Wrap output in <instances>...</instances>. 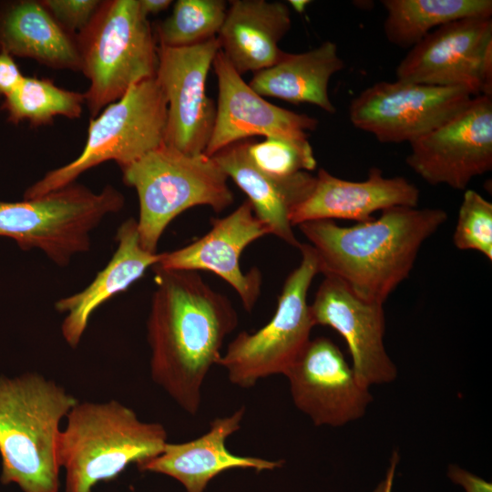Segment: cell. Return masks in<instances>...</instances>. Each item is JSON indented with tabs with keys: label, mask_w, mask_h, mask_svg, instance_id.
I'll list each match as a JSON object with an SVG mask.
<instances>
[{
	"label": "cell",
	"mask_w": 492,
	"mask_h": 492,
	"mask_svg": "<svg viewBox=\"0 0 492 492\" xmlns=\"http://www.w3.org/2000/svg\"><path fill=\"white\" fill-rule=\"evenodd\" d=\"M406 164L431 185L466 190L492 169V97H474L455 117L412 142Z\"/></svg>",
	"instance_id": "4fadbf2b"
},
{
	"label": "cell",
	"mask_w": 492,
	"mask_h": 492,
	"mask_svg": "<svg viewBox=\"0 0 492 492\" xmlns=\"http://www.w3.org/2000/svg\"><path fill=\"white\" fill-rule=\"evenodd\" d=\"M300 264L287 276L276 311L267 324L253 333H240L228 345L218 364L230 382L251 388L259 380L283 374L309 343L313 321L307 302L310 285L320 273L313 248L300 243Z\"/></svg>",
	"instance_id": "9c48e42d"
},
{
	"label": "cell",
	"mask_w": 492,
	"mask_h": 492,
	"mask_svg": "<svg viewBox=\"0 0 492 492\" xmlns=\"http://www.w3.org/2000/svg\"><path fill=\"white\" fill-rule=\"evenodd\" d=\"M247 139L235 142L211 156L228 178L247 195L256 216L269 228L271 234L298 248L291 215L308 197L315 176L301 171L285 179H276L257 169L246 153Z\"/></svg>",
	"instance_id": "7402d4cb"
},
{
	"label": "cell",
	"mask_w": 492,
	"mask_h": 492,
	"mask_svg": "<svg viewBox=\"0 0 492 492\" xmlns=\"http://www.w3.org/2000/svg\"><path fill=\"white\" fill-rule=\"evenodd\" d=\"M396 80L463 87L473 97H492V15L445 24L409 49Z\"/></svg>",
	"instance_id": "30bf717a"
},
{
	"label": "cell",
	"mask_w": 492,
	"mask_h": 492,
	"mask_svg": "<svg viewBox=\"0 0 492 492\" xmlns=\"http://www.w3.org/2000/svg\"><path fill=\"white\" fill-rule=\"evenodd\" d=\"M117 249L95 279L82 291L56 302L55 309L66 316L61 333L71 347L78 346L93 313L113 296L128 289L150 267L156 266L160 253L149 252L140 244L138 222L129 218L118 227Z\"/></svg>",
	"instance_id": "ffe728a7"
},
{
	"label": "cell",
	"mask_w": 492,
	"mask_h": 492,
	"mask_svg": "<svg viewBox=\"0 0 492 492\" xmlns=\"http://www.w3.org/2000/svg\"><path fill=\"white\" fill-rule=\"evenodd\" d=\"M310 311L314 325L329 326L346 342L358 382L369 388L393 382L397 369L384 344L383 304L364 301L338 279L324 276Z\"/></svg>",
	"instance_id": "2e32d148"
},
{
	"label": "cell",
	"mask_w": 492,
	"mask_h": 492,
	"mask_svg": "<svg viewBox=\"0 0 492 492\" xmlns=\"http://www.w3.org/2000/svg\"><path fill=\"white\" fill-rule=\"evenodd\" d=\"M123 182L137 191L141 246L157 252L168 225L195 206L220 212L233 203L228 176L212 157L187 154L167 145L121 169Z\"/></svg>",
	"instance_id": "5b68a950"
},
{
	"label": "cell",
	"mask_w": 492,
	"mask_h": 492,
	"mask_svg": "<svg viewBox=\"0 0 492 492\" xmlns=\"http://www.w3.org/2000/svg\"><path fill=\"white\" fill-rule=\"evenodd\" d=\"M344 67L336 44L327 40L306 52H285L273 66L254 73L248 84L261 97L292 104L308 103L334 114L336 108L329 97V82Z\"/></svg>",
	"instance_id": "cb8c5ba5"
},
{
	"label": "cell",
	"mask_w": 492,
	"mask_h": 492,
	"mask_svg": "<svg viewBox=\"0 0 492 492\" xmlns=\"http://www.w3.org/2000/svg\"><path fill=\"white\" fill-rule=\"evenodd\" d=\"M446 220L439 208L397 206L350 227L330 220L298 227L316 253L321 273L338 279L360 299L384 305L409 276L425 241Z\"/></svg>",
	"instance_id": "7a4b0ae2"
},
{
	"label": "cell",
	"mask_w": 492,
	"mask_h": 492,
	"mask_svg": "<svg viewBox=\"0 0 492 492\" xmlns=\"http://www.w3.org/2000/svg\"><path fill=\"white\" fill-rule=\"evenodd\" d=\"M156 289L147 320L151 379L196 415L204 381L239 323L229 298L191 271L153 267Z\"/></svg>",
	"instance_id": "6da1fadb"
},
{
	"label": "cell",
	"mask_w": 492,
	"mask_h": 492,
	"mask_svg": "<svg viewBox=\"0 0 492 492\" xmlns=\"http://www.w3.org/2000/svg\"><path fill=\"white\" fill-rule=\"evenodd\" d=\"M298 410L316 426H342L365 415L373 401L339 347L329 338L310 340L284 374Z\"/></svg>",
	"instance_id": "5bb4252c"
},
{
	"label": "cell",
	"mask_w": 492,
	"mask_h": 492,
	"mask_svg": "<svg viewBox=\"0 0 492 492\" xmlns=\"http://www.w3.org/2000/svg\"><path fill=\"white\" fill-rule=\"evenodd\" d=\"M139 8L145 16L159 14L172 4L171 0H138Z\"/></svg>",
	"instance_id": "836d02e7"
},
{
	"label": "cell",
	"mask_w": 492,
	"mask_h": 492,
	"mask_svg": "<svg viewBox=\"0 0 492 492\" xmlns=\"http://www.w3.org/2000/svg\"><path fill=\"white\" fill-rule=\"evenodd\" d=\"M473 97L463 87L380 81L350 102L349 118L382 143L411 144L455 117Z\"/></svg>",
	"instance_id": "8fae6325"
},
{
	"label": "cell",
	"mask_w": 492,
	"mask_h": 492,
	"mask_svg": "<svg viewBox=\"0 0 492 492\" xmlns=\"http://www.w3.org/2000/svg\"><path fill=\"white\" fill-rule=\"evenodd\" d=\"M227 9L223 0H178L170 15L157 26L159 46L185 47L217 37Z\"/></svg>",
	"instance_id": "4316f807"
},
{
	"label": "cell",
	"mask_w": 492,
	"mask_h": 492,
	"mask_svg": "<svg viewBox=\"0 0 492 492\" xmlns=\"http://www.w3.org/2000/svg\"><path fill=\"white\" fill-rule=\"evenodd\" d=\"M399 460L400 456L398 452L396 450L393 451L386 474L373 492H393L394 479Z\"/></svg>",
	"instance_id": "d6a6232c"
},
{
	"label": "cell",
	"mask_w": 492,
	"mask_h": 492,
	"mask_svg": "<svg viewBox=\"0 0 492 492\" xmlns=\"http://www.w3.org/2000/svg\"><path fill=\"white\" fill-rule=\"evenodd\" d=\"M311 3L308 0H291L289 5L298 13H302L306 9L307 5Z\"/></svg>",
	"instance_id": "e575fe53"
},
{
	"label": "cell",
	"mask_w": 492,
	"mask_h": 492,
	"mask_svg": "<svg viewBox=\"0 0 492 492\" xmlns=\"http://www.w3.org/2000/svg\"><path fill=\"white\" fill-rule=\"evenodd\" d=\"M219 51L218 37L185 47L158 45L155 78L168 104L165 145L187 154L205 152L216 116L206 80Z\"/></svg>",
	"instance_id": "7c38bea8"
},
{
	"label": "cell",
	"mask_w": 492,
	"mask_h": 492,
	"mask_svg": "<svg viewBox=\"0 0 492 492\" xmlns=\"http://www.w3.org/2000/svg\"><path fill=\"white\" fill-rule=\"evenodd\" d=\"M291 26L287 4L232 0L217 36L220 50L241 76L257 73L273 66L284 55L279 43Z\"/></svg>",
	"instance_id": "44dd1931"
},
{
	"label": "cell",
	"mask_w": 492,
	"mask_h": 492,
	"mask_svg": "<svg viewBox=\"0 0 492 492\" xmlns=\"http://www.w3.org/2000/svg\"><path fill=\"white\" fill-rule=\"evenodd\" d=\"M167 438L162 425L140 420L117 400L78 401L67 415L56 444L66 492H92L96 484L116 477L129 464L159 455Z\"/></svg>",
	"instance_id": "277c9868"
},
{
	"label": "cell",
	"mask_w": 492,
	"mask_h": 492,
	"mask_svg": "<svg viewBox=\"0 0 492 492\" xmlns=\"http://www.w3.org/2000/svg\"><path fill=\"white\" fill-rule=\"evenodd\" d=\"M78 402L37 373L0 377L1 480L23 492H57L60 422Z\"/></svg>",
	"instance_id": "3957f363"
},
{
	"label": "cell",
	"mask_w": 492,
	"mask_h": 492,
	"mask_svg": "<svg viewBox=\"0 0 492 492\" xmlns=\"http://www.w3.org/2000/svg\"><path fill=\"white\" fill-rule=\"evenodd\" d=\"M267 234H271L268 226L246 200L226 217L211 219V229L200 239L160 253L156 266L164 270L211 272L235 290L243 308L251 312L261 294L262 279L255 267L247 272L241 271V255L249 244Z\"/></svg>",
	"instance_id": "9a60e30c"
},
{
	"label": "cell",
	"mask_w": 492,
	"mask_h": 492,
	"mask_svg": "<svg viewBox=\"0 0 492 492\" xmlns=\"http://www.w3.org/2000/svg\"><path fill=\"white\" fill-rule=\"evenodd\" d=\"M24 75L14 57L0 51V96H7L21 82Z\"/></svg>",
	"instance_id": "1f68e13d"
},
{
	"label": "cell",
	"mask_w": 492,
	"mask_h": 492,
	"mask_svg": "<svg viewBox=\"0 0 492 492\" xmlns=\"http://www.w3.org/2000/svg\"><path fill=\"white\" fill-rule=\"evenodd\" d=\"M124 204V196L111 185L95 192L77 182L37 198L0 200V236L13 239L23 250H40L66 267L90 250L91 232Z\"/></svg>",
	"instance_id": "52a82bcc"
},
{
	"label": "cell",
	"mask_w": 492,
	"mask_h": 492,
	"mask_svg": "<svg viewBox=\"0 0 492 492\" xmlns=\"http://www.w3.org/2000/svg\"><path fill=\"white\" fill-rule=\"evenodd\" d=\"M453 242L459 250H474L492 261V203L476 190L464 193Z\"/></svg>",
	"instance_id": "f1b7e54d"
},
{
	"label": "cell",
	"mask_w": 492,
	"mask_h": 492,
	"mask_svg": "<svg viewBox=\"0 0 492 492\" xmlns=\"http://www.w3.org/2000/svg\"><path fill=\"white\" fill-rule=\"evenodd\" d=\"M447 477L466 492H492V484L478 476L460 467L457 465H449Z\"/></svg>",
	"instance_id": "4dcf8cb0"
},
{
	"label": "cell",
	"mask_w": 492,
	"mask_h": 492,
	"mask_svg": "<svg viewBox=\"0 0 492 492\" xmlns=\"http://www.w3.org/2000/svg\"><path fill=\"white\" fill-rule=\"evenodd\" d=\"M388 42L410 49L437 27L469 16L492 15L491 0H383Z\"/></svg>",
	"instance_id": "d4e9b609"
},
{
	"label": "cell",
	"mask_w": 492,
	"mask_h": 492,
	"mask_svg": "<svg viewBox=\"0 0 492 492\" xmlns=\"http://www.w3.org/2000/svg\"><path fill=\"white\" fill-rule=\"evenodd\" d=\"M244 414L245 407L241 406L229 415L214 418L209 430L193 440L168 442L159 455L138 465V468L169 476L187 492H204L214 477L231 468L260 472L282 466V460L237 456L226 447L228 437L241 428Z\"/></svg>",
	"instance_id": "d6986e66"
},
{
	"label": "cell",
	"mask_w": 492,
	"mask_h": 492,
	"mask_svg": "<svg viewBox=\"0 0 492 492\" xmlns=\"http://www.w3.org/2000/svg\"><path fill=\"white\" fill-rule=\"evenodd\" d=\"M84 103V93L61 88L46 78L24 76L5 97L2 108L7 113L8 121H28L37 127L52 122L56 116L80 118Z\"/></svg>",
	"instance_id": "484cf974"
},
{
	"label": "cell",
	"mask_w": 492,
	"mask_h": 492,
	"mask_svg": "<svg viewBox=\"0 0 492 492\" xmlns=\"http://www.w3.org/2000/svg\"><path fill=\"white\" fill-rule=\"evenodd\" d=\"M0 51L28 57L55 69L81 71L76 37L67 33L40 1L0 5Z\"/></svg>",
	"instance_id": "603a6c76"
},
{
	"label": "cell",
	"mask_w": 492,
	"mask_h": 492,
	"mask_svg": "<svg viewBox=\"0 0 492 492\" xmlns=\"http://www.w3.org/2000/svg\"><path fill=\"white\" fill-rule=\"evenodd\" d=\"M218 101L212 133L205 149L213 156L222 149L253 136L308 138L315 118L270 103L257 94L220 50L212 63Z\"/></svg>",
	"instance_id": "e0dca14e"
},
{
	"label": "cell",
	"mask_w": 492,
	"mask_h": 492,
	"mask_svg": "<svg viewBox=\"0 0 492 492\" xmlns=\"http://www.w3.org/2000/svg\"><path fill=\"white\" fill-rule=\"evenodd\" d=\"M418 188L404 177L386 178L372 168L363 181L340 179L320 169L308 197L292 211V226L320 220L368 221L373 213L392 207H417Z\"/></svg>",
	"instance_id": "ac0fdd59"
},
{
	"label": "cell",
	"mask_w": 492,
	"mask_h": 492,
	"mask_svg": "<svg viewBox=\"0 0 492 492\" xmlns=\"http://www.w3.org/2000/svg\"><path fill=\"white\" fill-rule=\"evenodd\" d=\"M168 104L156 78L132 86L90 118L85 147L71 162L50 170L28 187L33 199L76 182L84 172L114 160L120 169L165 144Z\"/></svg>",
	"instance_id": "ba28073f"
},
{
	"label": "cell",
	"mask_w": 492,
	"mask_h": 492,
	"mask_svg": "<svg viewBox=\"0 0 492 492\" xmlns=\"http://www.w3.org/2000/svg\"><path fill=\"white\" fill-rule=\"evenodd\" d=\"M246 153L257 169L276 179L310 172L317 166L307 138L267 137L259 142L247 139Z\"/></svg>",
	"instance_id": "83f0119b"
},
{
	"label": "cell",
	"mask_w": 492,
	"mask_h": 492,
	"mask_svg": "<svg viewBox=\"0 0 492 492\" xmlns=\"http://www.w3.org/2000/svg\"><path fill=\"white\" fill-rule=\"evenodd\" d=\"M76 40L89 80L84 94L91 118L132 86L156 77L157 40L138 0L102 1Z\"/></svg>",
	"instance_id": "8992f818"
},
{
	"label": "cell",
	"mask_w": 492,
	"mask_h": 492,
	"mask_svg": "<svg viewBox=\"0 0 492 492\" xmlns=\"http://www.w3.org/2000/svg\"><path fill=\"white\" fill-rule=\"evenodd\" d=\"M44 7L70 35L77 36L92 21L102 1L99 0H43Z\"/></svg>",
	"instance_id": "f546056e"
}]
</instances>
